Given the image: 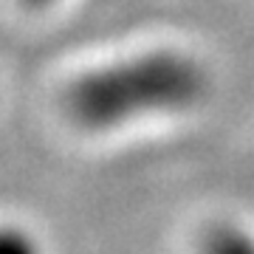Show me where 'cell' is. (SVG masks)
<instances>
[{
    "label": "cell",
    "instance_id": "1",
    "mask_svg": "<svg viewBox=\"0 0 254 254\" xmlns=\"http://www.w3.org/2000/svg\"><path fill=\"white\" fill-rule=\"evenodd\" d=\"M203 91L198 65L173 51H153L85 73L68 91V108L85 127H116L133 119L187 108Z\"/></svg>",
    "mask_w": 254,
    "mask_h": 254
},
{
    "label": "cell",
    "instance_id": "3",
    "mask_svg": "<svg viewBox=\"0 0 254 254\" xmlns=\"http://www.w3.org/2000/svg\"><path fill=\"white\" fill-rule=\"evenodd\" d=\"M0 254H37V246L23 232L0 229Z\"/></svg>",
    "mask_w": 254,
    "mask_h": 254
},
{
    "label": "cell",
    "instance_id": "2",
    "mask_svg": "<svg viewBox=\"0 0 254 254\" xmlns=\"http://www.w3.org/2000/svg\"><path fill=\"white\" fill-rule=\"evenodd\" d=\"M203 254H254V237L240 229H218L206 237Z\"/></svg>",
    "mask_w": 254,
    "mask_h": 254
}]
</instances>
